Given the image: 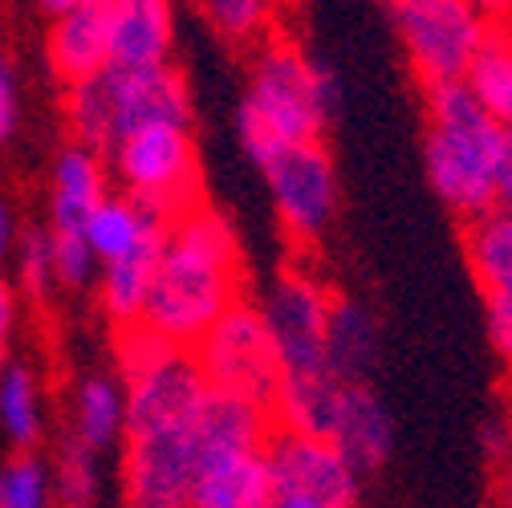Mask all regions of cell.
<instances>
[{"instance_id":"28","label":"cell","mask_w":512,"mask_h":508,"mask_svg":"<svg viewBox=\"0 0 512 508\" xmlns=\"http://www.w3.org/2000/svg\"><path fill=\"white\" fill-rule=\"evenodd\" d=\"M49 252H53V281L57 285H86L94 273V252L82 232H49Z\"/></svg>"},{"instance_id":"35","label":"cell","mask_w":512,"mask_h":508,"mask_svg":"<svg viewBox=\"0 0 512 508\" xmlns=\"http://www.w3.org/2000/svg\"><path fill=\"white\" fill-rule=\"evenodd\" d=\"M265 508H326V504L313 496H301V492H273Z\"/></svg>"},{"instance_id":"12","label":"cell","mask_w":512,"mask_h":508,"mask_svg":"<svg viewBox=\"0 0 512 508\" xmlns=\"http://www.w3.org/2000/svg\"><path fill=\"white\" fill-rule=\"evenodd\" d=\"M106 98H110V151L143 131V126H191V90L187 78L163 61L151 70H114L106 66Z\"/></svg>"},{"instance_id":"4","label":"cell","mask_w":512,"mask_h":508,"mask_svg":"<svg viewBox=\"0 0 512 508\" xmlns=\"http://www.w3.org/2000/svg\"><path fill=\"white\" fill-rule=\"evenodd\" d=\"M114 334L122 370V439L187 423L200 411L208 383L196 366V354L159 342L143 326H126Z\"/></svg>"},{"instance_id":"25","label":"cell","mask_w":512,"mask_h":508,"mask_svg":"<svg viewBox=\"0 0 512 508\" xmlns=\"http://www.w3.org/2000/svg\"><path fill=\"white\" fill-rule=\"evenodd\" d=\"M0 423L13 435V443L25 452L37 443L41 415H37V391H33V374L25 366H9L0 378Z\"/></svg>"},{"instance_id":"19","label":"cell","mask_w":512,"mask_h":508,"mask_svg":"<svg viewBox=\"0 0 512 508\" xmlns=\"http://www.w3.org/2000/svg\"><path fill=\"white\" fill-rule=\"evenodd\" d=\"M464 257L484 297H500L512 289V212L508 208H488L464 224Z\"/></svg>"},{"instance_id":"34","label":"cell","mask_w":512,"mask_h":508,"mask_svg":"<svg viewBox=\"0 0 512 508\" xmlns=\"http://www.w3.org/2000/svg\"><path fill=\"white\" fill-rule=\"evenodd\" d=\"M468 5H472L492 29H508V25H512V0H468Z\"/></svg>"},{"instance_id":"15","label":"cell","mask_w":512,"mask_h":508,"mask_svg":"<svg viewBox=\"0 0 512 508\" xmlns=\"http://www.w3.org/2000/svg\"><path fill=\"white\" fill-rule=\"evenodd\" d=\"M106 5H110L106 66L114 70L163 66L175 45L171 0H106Z\"/></svg>"},{"instance_id":"14","label":"cell","mask_w":512,"mask_h":508,"mask_svg":"<svg viewBox=\"0 0 512 508\" xmlns=\"http://www.w3.org/2000/svg\"><path fill=\"white\" fill-rule=\"evenodd\" d=\"M326 439L350 460V468L362 480L374 476L382 464L391 460L395 423H391L387 403H382L370 391V383L342 387V399H338V411H334V423H330V435Z\"/></svg>"},{"instance_id":"2","label":"cell","mask_w":512,"mask_h":508,"mask_svg":"<svg viewBox=\"0 0 512 508\" xmlns=\"http://www.w3.org/2000/svg\"><path fill=\"white\" fill-rule=\"evenodd\" d=\"M338 106L342 90L322 61H313L297 41L281 33L265 37L252 53L244 98L236 110L244 155L256 163L277 147L322 143Z\"/></svg>"},{"instance_id":"6","label":"cell","mask_w":512,"mask_h":508,"mask_svg":"<svg viewBox=\"0 0 512 508\" xmlns=\"http://www.w3.org/2000/svg\"><path fill=\"white\" fill-rule=\"evenodd\" d=\"M387 13L423 86L460 82L492 33L468 0H387Z\"/></svg>"},{"instance_id":"8","label":"cell","mask_w":512,"mask_h":508,"mask_svg":"<svg viewBox=\"0 0 512 508\" xmlns=\"http://www.w3.org/2000/svg\"><path fill=\"white\" fill-rule=\"evenodd\" d=\"M273 212L297 244H317L338 220V171L326 143H293L256 159Z\"/></svg>"},{"instance_id":"22","label":"cell","mask_w":512,"mask_h":508,"mask_svg":"<svg viewBox=\"0 0 512 508\" xmlns=\"http://www.w3.org/2000/svg\"><path fill=\"white\" fill-rule=\"evenodd\" d=\"M468 90L484 106V114L512 135V29H492L488 41L480 45L476 61L464 74Z\"/></svg>"},{"instance_id":"36","label":"cell","mask_w":512,"mask_h":508,"mask_svg":"<svg viewBox=\"0 0 512 508\" xmlns=\"http://www.w3.org/2000/svg\"><path fill=\"white\" fill-rule=\"evenodd\" d=\"M9 322H13V293H9L5 281H0V358H5V334H9Z\"/></svg>"},{"instance_id":"33","label":"cell","mask_w":512,"mask_h":508,"mask_svg":"<svg viewBox=\"0 0 512 508\" xmlns=\"http://www.w3.org/2000/svg\"><path fill=\"white\" fill-rule=\"evenodd\" d=\"M492 500H496V508H512V452L496 460V472H492Z\"/></svg>"},{"instance_id":"32","label":"cell","mask_w":512,"mask_h":508,"mask_svg":"<svg viewBox=\"0 0 512 508\" xmlns=\"http://www.w3.org/2000/svg\"><path fill=\"white\" fill-rule=\"evenodd\" d=\"M17 126V98H13V82H9V70L0 66V143L13 135Z\"/></svg>"},{"instance_id":"7","label":"cell","mask_w":512,"mask_h":508,"mask_svg":"<svg viewBox=\"0 0 512 508\" xmlns=\"http://www.w3.org/2000/svg\"><path fill=\"white\" fill-rule=\"evenodd\" d=\"M196 366L204 374V383L212 391H228V395H244L261 407H273L277 383H281V366L269 342V330L261 322V309L256 301H236L220 322L191 346Z\"/></svg>"},{"instance_id":"10","label":"cell","mask_w":512,"mask_h":508,"mask_svg":"<svg viewBox=\"0 0 512 508\" xmlns=\"http://www.w3.org/2000/svg\"><path fill=\"white\" fill-rule=\"evenodd\" d=\"M200 464L196 415L147 435H126L122 492L126 508H187V488Z\"/></svg>"},{"instance_id":"13","label":"cell","mask_w":512,"mask_h":508,"mask_svg":"<svg viewBox=\"0 0 512 508\" xmlns=\"http://www.w3.org/2000/svg\"><path fill=\"white\" fill-rule=\"evenodd\" d=\"M273 496L265 448L200 452L187 488V508H265Z\"/></svg>"},{"instance_id":"3","label":"cell","mask_w":512,"mask_h":508,"mask_svg":"<svg viewBox=\"0 0 512 508\" xmlns=\"http://www.w3.org/2000/svg\"><path fill=\"white\" fill-rule=\"evenodd\" d=\"M427 102V135H423V167L431 192L443 208L464 224L480 212L496 208V163L504 131L484 114L468 82L423 86Z\"/></svg>"},{"instance_id":"1","label":"cell","mask_w":512,"mask_h":508,"mask_svg":"<svg viewBox=\"0 0 512 508\" xmlns=\"http://www.w3.org/2000/svg\"><path fill=\"white\" fill-rule=\"evenodd\" d=\"M244 285V252L232 224L200 200L163 232V252L139 326L167 346L191 350L236 301H244Z\"/></svg>"},{"instance_id":"24","label":"cell","mask_w":512,"mask_h":508,"mask_svg":"<svg viewBox=\"0 0 512 508\" xmlns=\"http://www.w3.org/2000/svg\"><path fill=\"white\" fill-rule=\"evenodd\" d=\"M122 435V391L114 378L90 374L78 391V431L74 439L86 443L90 452H102Z\"/></svg>"},{"instance_id":"17","label":"cell","mask_w":512,"mask_h":508,"mask_svg":"<svg viewBox=\"0 0 512 508\" xmlns=\"http://www.w3.org/2000/svg\"><path fill=\"white\" fill-rule=\"evenodd\" d=\"M106 41H110V5L106 0H82L78 9L61 13L49 29V66L53 74L78 86L106 70Z\"/></svg>"},{"instance_id":"27","label":"cell","mask_w":512,"mask_h":508,"mask_svg":"<svg viewBox=\"0 0 512 508\" xmlns=\"http://www.w3.org/2000/svg\"><path fill=\"white\" fill-rule=\"evenodd\" d=\"M49 480L33 456H17L0 468V508H45Z\"/></svg>"},{"instance_id":"29","label":"cell","mask_w":512,"mask_h":508,"mask_svg":"<svg viewBox=\"0 0 512 508\" xmlns=\"http://www.w3.org/2000/svg\"><path fill=\"white\" fill-rule=\"evenodd\" d=\"M21 269H25V285L33 289V297H45L49 285H57L53 281V252H49V236L45 232H29Z\"/></svg>"},{"instance_id":"21","label":"cell","mask_w":512,"mask_h":508,"mask_svg":"<svg viewBox=\"0 0 512 508\" xmlns=\"http://www.w3.org/2000/svg\"><path fill=\"white\" fill-rule=\"evenodd\" d=\"M155 228H167V224L155 220L151 212H143L139 204H131L126 196H106V200L90 212L82 236H86V244H90V252H94V261L110 265V261L126 257L131 248H139Z\"/></svg>"},{"instance_id":"20","label":"cell","mask_w":512,"mask_h":508,"mask_svg":"<svg viewBox=\"0 0 512 508\" xmlns=\"http://www.w3.org/2000/svg\"><path fill=\"white\" fill-rule=\"evenodd\" d=\"M106 200L102 159L74 147L61 155L53 175V232H82L90 212Z\"/></svg>"},{"instance_id":"9","label":"cell","mask_w":512,"mask_h":508,"mask_svg":"<svg viewBox=\"0 0 512 508\" xmlns=\"http://www.w3.org/2000/svg\"><path fill=\"white\" fill-rule=\"evenodd\" d=\"M330 289L313 273L285 269L269 281L256 309L269 330L281 378H313L330 374L326 366V313H330Z\"/></svg>"},{"instance_id":"37","label":"cell","mask_w":512,"mask_h":508,"mask_svg":"<svg viewBox=\"0 0 512 508\" xmlns=\"http://www.w3.org/2000/svg\"><path fill=\"white\" fill-rule=\"evenodd\" d=\"M41 5L53 13V17H61V13H70V9H78L82 0H41Z\"/></svg>"},{"instance_id":"30","label":"cell","mask_w":512,"mask_h":508,"mask_svg":"<svg viewBox=\"0 0 512 508\" xmlns=\"http://www.w3.org/2000/svg\"><path fill=\"white\" fill-rule=\"evenodd\" d=\"M484 301H488V334H492V346L512 366V289L500 293V297H484Z\"/></svg>"},{"instance_id":"5","label":"cell","mask_w":512,"mask_h":508,"mask_svg":"<svg viewBox=\"0 0 512 508\" xmlns=\"http://www.w3.org/2000/svg\"><path fill=\"white\" fill-rule=\"evenodd\" d=\"M110 163L126 187V200L163 224L204 200V171L191 126H143L110 151Z\"/></svg>"},{"instance_id":"23","label":"cell","mask_w":512,"mask_h":508,"mask_svg":"<svg viewBox=\"0 0 512 508\" xmlns=\"http://www.w3.org/2000/svg\"><path fill=\"white\" fill-rule=\"evenodd\" d=\"M208 25L232 45H261L277 33V13L285 0H196Z\"/></svg>"},{"instance_id":"26","label":"cell","mask_w":512,"mask_h":508,"mask_svg":"<svg viewBox=\"0 0 512 508\" xmlns=\"http://www.w3.org/2000/svg\"><path fill=\"white\" fill-rule=\"evenodd\" d=\"M98 504V464L86 443L74 435L61 448L57 464V508H94Z\"/></svg>"},{"instance_id":"18","label":"cell","mask_w":512,"mask_h":508,"mask_svg":"<svg viewBox=\"0 0 512 508\" xmlns=\"http://www.w3.org/2000/svg\"><path fill=\"white\" fill-rule=\"evenodd\" d=\"M163 232L167 228H155L139 248H131L126 257L106 265V273H102V309H106L114 330L139 326V313H143V301L151 293L155 265H159V252H163Z\"/></svg>"},{"instance_id":"11","label":"cell","mask_w":512,"mask_h":508,"mask_svg":"<svg viewBox=\"0 0 512 508\" xmlns=\"http://www.w3.org/2000/svg\"><path fill=\"white\" fill-rule=\"evenodd\" d=\"M265 464L273 492H301L322 500L326 508H354L362 496V476L330 439L273 427L265 443Z\"/></svg>"},{"instance_id":"31","label":"cell","mask_w":512,"mask_h":508,"mask_svg":"<svg viewBox=\"0 0 512 508\" xmlns=\"http://www.w3.org/2000/svg\"><path fill=\"white\" fill-rule=\"evenodd\" d=\"M496 208L512 212V135L500 143V163H496Z\"/></svg>"},{"instance_id":"38","label":"cell","mask_w":512,"mask_h":508,"mask_svg":"<svg viewBox=\"0 0 512 508\" xmlns=\"http://www.w3.org/2000/svg\"><path fill=\"white\" fill-rule=\"evenodd\" d=\"M5 248H9V212L0 208V257H5Z\"/></svg>"},{"instance_id":"16","label":"cell","mask_w":512,"mask_h":508,"mask_svg":"<svg viewBox=\"0 0 512 508\" xmlns=\"http://www.w3.org/2000/svg\"><path fill=\"white\" fill-rule=\"evenodd\" d=\"M382 358L378 313L362 297H334L326 313V366L338 383H370Z\"/></svg>"}]
</instances>
